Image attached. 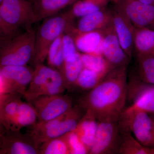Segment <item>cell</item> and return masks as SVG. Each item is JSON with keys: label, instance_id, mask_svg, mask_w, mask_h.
<instances>
[{"label": "cell", "instance_id": "6da1fadb", "mask_svg": "<svg viewBox=\"0 0 154 154\" xmlns=\"http://www.w3.org/2000/svg\"><path fill=\"white\" fill-rule=\"evenodd\" d=\"M127 68L113 69L99 85L78 99V105L85 113L98 122L118 121L127 101Z\"/></svg>", "mask_w": 154, "mask_h": 154}, {"label": "cell", "instance_id": "7a4b0ae2", "mask_svg": "<svg viewBox=\"0 0 154 154\" xmlns=\"http://www.w3.org/2000/svg\"><path fill=\"white\" fill-rule=\"evenodd\" d=\"M35 22L33 2L30 0H4L0 4V37L32 29Z\"/></svg>", "mask_w": 154, "mask_h": 154}, {"label": "cell", "instance_id": "3957f363", "mask_svg": "<svg viewBox=\"0 0 154 154\" xmlns=\"http://www.w3.org/2000/svg\"><path fill=\"white\" fill-rule=\"evenodd\" d=\"M35 37L33 28L0 37V66L30 63L34 55Z\"/></svg>", "mask_w": 154, "mask_h": 154}, {"label": "cell", "instance_id": "277c9868", "mask_svg": "<svg viewBox=\"0 0 154 154\" xmlns=\"http://www.w3.org/2000/svg\"><path fill=\"white\" fill-rule=\"evenodd\" d=\"M74 19L68 11L44 19L36 31L34 55L30 63L33 68L43 64L53 42L74 23Z\"/></svg>", "mask_w": 154, "mask_h": 154}, {"label": "cell", "instance_id": "5b68a950", "mask_svg": "<svg viewBox=\"0 0 154 154\" xmlns=\"http://www.w3.org/2000/svg\"><path fill=\"white\" fill-rule=\"evenodd\" d=\"M33 69L31 82L22 96L27 102L39 96L62 94L66 90L64 78L57 70L43 64Z\"/></svg>", "mask_w": 154, "mask_h": 154}, {"label": "cell", "instance_id": "8992f818", "mask_svg": "<svg viewBox=\"0 0 154 154\" xmlns=\"http://www.w3.org/2000/svg\"><path fill=\"white\" fill-rule=\"evenodd\" d=\"M33 69L27 66H0V94L23 96L30 85Z\"/></svg>", "mask_w": 154, "mask_h": 154}, {"label": "cell", "instance_id": "52a82bcc", "mask_svg": "<svg viewBox=\"0 0 154 154\" xmlns=\"http://www.w3.org/2000/svg\"><path fill=\"white\" fill-rule=\"evenodd\" d=\"M62 94L39 96L30 101L37 113V122L57 118L71 109L74 106L72 99Z\"/></svg>", "mask_w": 154, "mask_h": 154}, {"label": "cell", "instance_id": "ba28073f", "mask_svg": "<svg viewBox=\"0 0 154 154\" xmlns=\"http://www.w3.org/2000/svg\"><path fill=\"white\" fill-rule=\"evenodd\" d=\"M121 132L118 121L98 122L94 143L89 154L119 153Z\"/></svg>", "mask_w": 154, "mask_h": 154}, {"label": "cell", "instance_id": "9c48e42d", "mask_svg": "<svg viewBox=\"0 0 154 154\" xmlns=\"http://www.w3.org/2000/svg\"><path fill=\"white\" fill-rule=\"evenodd\" d=\"M127 101L130 109L154 113V85L142 81L137 74L131 75L128 82Z\"/></svg>", "mask_w": 154, "mask_h": 154}, {"label": "cell", "instance_id": "30bf717a", "mask_svg": "<svg viewBox=\"0 0 154 154\" xmlns=\"http://www.w3.org/2000/svg\"><path fill=\"white\" fill-rule=\"evenodd\" d=\"M0 154H40L32 137L20 131L9 130L0 125Z\"/></svg>", "mask_w": 154, "mask_h": 154}, {"label": "cell", "instance_id": "8fae6325", "mask_svg": "<svg viewBox=\"0 0 154 154\" xmlns=\"http://www.w3.org/2000/svg\"><path fill=\"white\" fill-rule=\"evenodd\" d=\"M85 114L82 108L77 104L67 111L63 119L54 126L43 132L29 135L39 147L48 141L74 131Z\"/></svg>", "mask_w": 154, "mask_h": 154}, {"label": "cell", "instance_id": "7c38bea8", "mask_svg": "<svg viewBox=\"0 0 154 154\" xmlns=\"http://www.w3.org/2000/svg\"><path fill=\"white\" fill-rule=\"evenodd\" d=\"M126 14L134 27L154 30V6L138 0H110Z\"/></svg>", "mask_w": 154, "mask_h": 154}, {"label": "cell", "instance_id": "4fadbf2b", "mask_svg": "<svg viewBox=\"0 0 154 154\" xmlns=\"http://www.w3.org/2000/svg\"><path fill=\"white\" fill-rule=\"evenodd\" d=\"M103 35L102 54L113 68L127 66L131 59L119 40L112 22L101 30Z\"/></svg>", "mask_w": 154, "mask_h": 154}, {"label": "cell", "instance_id": "5bb4252c", "mask_svg": "<svg viewBox=\"0 0 154 154\" xmlns=\"http://www.w3.org/2000/svg\"><path fill=\"white\" fill-rule=\"evenodd\" d=\"M111 4V22L113 28L122 47L131 59L134 48V25L122 9Z\"/></svg>", "mask_w": 154, "mask_h": 154}, {"label": "cell", "instance_id": "9a60e30c", "mask_svg": "<svg viewBox=\"0 0 154 154\" xmlns=\"http://www.w3.org/2000/svg\"><path fill=\"white\" fill-rule=\"evenodd\" d=\"M111 10L107 7L80 17L77 23L72 25L68 30L73 34L102 30L111 23Z\"/></svg>", "mask_w": 154, "mask_h": 154}, {"label": "cell", "instance_id": "2e32d148", "mask_svg": "<svg viewBox=\"0 0 154 154\" xmlns=\"http://www.w3.org/2000/svg\"><path fill=\"white\" fill-rule=\"evenodd\" d=\"M18 94H0V125L13 131L23 101Z\"/></svg>", "mask_w": 154, "mask_h": 154}, {"label": "cell", "instance_id": "e0dca14e", "mask_svg": "<svg viewBox=\"0 0 154 154\" xmlns=\"http://www.w3.org/2000/svg\"><path fill=\"white\" fill-rule=\"evenodd\" d=\"M72 34L80 52L102 54L103 35L101 30Z\"/></svg>", "mask_w": 154, "mask_h": 154}, {"label": "cell", "instance_id": "ac0fdd59", "mask_svg": "<svg viewBox=\"0 0 154 154\" xmlns=\"http://www.w3.org/2000/svg\"><path fill=\"white\" fill-rule=\"evenodd\" d=\"M78 0H34L33 9L36 22L56 15L63 9L72 5Z\"/></svg>", "mask_w": 154, "mask_h": 154}, {"label": "cell", "instance_id": "d6986e66", "mask_svg": "<svg viewBox=\"0 0 154 154\" xmlns=\"http://www.w3.org/2000/svg\"><path fill=\"white\" fill-rule=\"evenodd\" d=\"M134 27V49L137 57L154 56V30Z\"/></svg>", "mask_w": 154, "mask_h": 154}, {"label": "cell", "instance_id": "ffe728a7", "mask_svg": "<svg viewBox=\"0 0 154 154\" xmlns=\"http://www.w3.org/2000/svg\"><path fill=\"white\" fill-rule=\"evenodd\" d=\"M98 126V121L85 113L73 131L88 150V154L94 143Z\"/></svg>", "mask_w": 154, "mask_h": 154}, {"label": "cell", "instance_id": "44dd1931", "mask_svg": "<svg viewBox=\"0 0 154 154\" xmlns=\"http://www.w3.org/2000/svg\"><path fill=\"white\" fill-rule=\"evenodd\" d=\"M118 154H154V149L143 145L130 131L121 132Z\"/></svg>", "mask_w": 154, "mask_h": 154}, {"label": "cell", "instance_id": "7402d4cb", "mask_svg": "<svg viewBox=\"0 0 154 154\" xmlns=\"http://www.w3.org/2000/svg\"><path fill=\"white\" fill-rule=\"evenodd\" d=\"M110 0H78L69 11L74 18H79L108 7Z\"/></svg>", "mask_w": 154, "mask_h": 154}, {"label": "cell", "instance_id": "603a6c76", "mask_svg": "<svg viewBox=\"0 0 154 154\" xmlns=\"http://www.w3.org/2000/svg\"><path fill=\"white\" fill-rule=\"evenodd\" d=\"M111 71L98 72L83 67L72 89L78 88L83 91H90L99 85Z\"/></svg>", "mask_w": 154, "mask_h": 154}, {"label": "cell", "instance_id": "cb8c5ba5", "mask_svg": "<svg viewBox=\"0 0 154 154\" xmlns=\"http://www.w3.org/2000/svg\"><path fill=\"white\" fill-rule=\"evenodd\" d=\"M37 120V113L33 105L30 102H22L13 131H20L23 128L34 125Z\"/></svg>", "mask_w": 154, "mask_h": 154}, {"label": "cell", "instance_id": "d4e9b609", "mask_svg": "<svg viewBox=\"0 0 154 154\" xmlns=\"http://www.w3.org/2000/svg\"><path fill=\"white\" fill-rule=\"evenodd\" d=\"M63 34L57 38L51 44L47 59L49 66L57 70L63 77L65 60L63 49Z\"/></svg>", "mask_w": 154, "mask_h": 154}, {"label": "cell", "instance_id": "484cf974", "mask_svg": "<svg viewBox=\"0 0 154 154\" xmlns=\"http://www.w3.org/2000/svg\"><path fill=\"white\" fill-rule=\"evenodd\" d=\"M83 68L81 54H77L74 58L65 61L63 77L67 89H72Z\"/></svg>", "mask_w": 154, "mask_h": 154}, {"label": "cell", "instance_id": "4316f807", "mask_svg": "<svg viewBox=\"0 0 154 154\" xmlns=\"http://www.w3.org/2000/svg\"><path fill=\"white\" fill-rule=\"evenodd\" d=\"M68 133L42 143L39 146L40 154H70Z\"/></svg>", "mask_w": 154, "mask_h": 154}, {"label": "cell", "instance_id": "83f0119b", "mask_svg": "<svg viewBox=\"0 0 154 154\" xmlns=\"http://www.w3.org/2000/svg\"><path fill=\"white\" fill-rule=\"evenodd\" d=\"M83 67L98 72L110 71L113 68L105 60L102 54H81Z\"/></svg>", "mask_w": 154, "mask_h": 154}, {"label": "cell", "instance_id": "f1b7e54d", "mask_svg": "<svg viewBox=\"0 0 154 154\" xmlns=\"http://www.w3.org/2000/svg\"><path fill=\"white\" fill-rule=\"evenodd\" d=\"M138 76L145 82L154 85V56L137 57Z\"/></svg>", "mask_w": 154, "mask_h": 154}, {"label": "cell", "instance_id": "f546056e", "mask_svg": "<svg viewBox=\"0 0 154 154\" xmlns=\"http://www.w3.org/2000/svg\"><path fill=\"white\" fill-rule=\"evenodd\" d=\"M62 43L64 60H70L74 58L79 52L74 38L68 30H66L63 34Z\"/></svg>", "mask_w": 154, "mask_h": 154}, {"label": "cell", "instance_id": "4dcf8cb0", "mask_svg": "<svg viewBox=\"0 0 154 154\" xmlns=\"http://www.w3.org/2000/svg\"><path fill=\"white\" fill-rule=\"evenodd\" d=\"M68 140L70 154H88V151L74 131L68 133Z\"/></svg>", "mask_w": 154, "mask_h": 154}, {"label": "cell", "instance_id": "1f68e13d", "mask_svg": "<svg viewBox=\"0 0 154 154\" xmlns=\"http://www.w3.org/2000/svg\"><path fill=\"white\" fill-rule=\"evenodd\" d=\"M138 1L144 4L154 6V0H138Z\"/></svg>", "mask_w": 154, "mask_h": 154}, {"label": "cell", "instance_id": "d6a6232c", "mask_svg": "<svg viewBox=\"0 0 154 154\" xmlns=\"http://www.w3.org/2000/svg\"><path fill=\"white\" fill-rule=\"evenodd\" d=\"M150 114L151 115L152 117V118H153V119H154V113H150Z\"/></svg>", "mask_w": 154, "mask_h": 154}, {"label": "cell", "instance_id": "836d02e7", "mask_svg": "<svg viewBox=\"0 0 154 154\" xmlns=\"http://www.w3.org/2000/svg\"><path fill=\"white\" fill-rule=\"evenodd\" d=\"M4 0H0V4H1V3H2L3 2V1H4Z\"/></svg>", "mask_w": 154, "mask_h": 154}, {"label": "cell", "instance_id": "e575fe53", "mask_svg": "<svg viewBox=\"0 0 154 154\" xmlns=\"http://www.w3.org/2000/svg\"><path fill=\"white\" fill-rule=\"evenodd\" d=\"M30 1H32V2H33V1H34V0H30Z\"/></svg>", "mask_w": 154, "mask_h": 154}]
</instances>
